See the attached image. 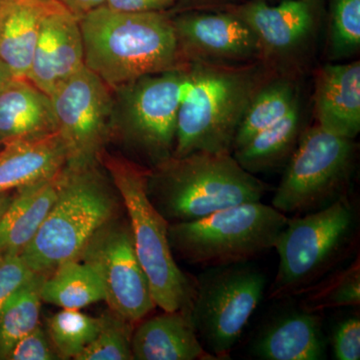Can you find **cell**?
<instances>
[{
	"instance_id": "cell-20",
	"label": "cell",
	"mask_w": 360,
	"mask_h": 360,
	"mask_svg": "<svg viewBox=\"0 0 360 360\" xmlns=\"http://www.w3.org/2000/svg\"><path fill=\"white\" fill-rule=\"evenodd\" d=\"M58 0H0V61L26 79L45 16Z\"/></svg>"
},
{
	"instance_id": "cell-9",
	"label": "cell",
	"mask_w": 360,
	"mask_h": 360,
	"mask_svg": "<svg viewBox=\"0 0 360 360\" xmlns=\"http://www.w3.org/2000/svg\"><path fill=\"white\" fill-rule=\"evenodd\" d=\"M354 160V139L331 134L319 124L303 129L271 205L284 214L298 215L330 205L348 195Z\"/></svg>"
},
{
	"instance_id": "cell-3",
	"label": "cell",
	"mask_w": 360,
	"mask_h": 360,
	"mask_svg": "<svg viewBox=\"0 0 360 360\" xmlns=\"http://www.w3.org/2000/svg\"><path fill=\"white\" fill-rule=\"evenodd\" d=\"M269 186L231 153L196 151L148 168L146 191L168 224L193 221L243 203L262 201Z\"/></svg>"
},
{
	"instance_id": "cell-26",
	"label": "cell",
	"mask_w": 360,
	"mask_h": 360,
	"mask_svg": "<svg viewBox=\"0 0 360 360\" xmlns=\"http://www.w3.org/2000/svg\"><path fill=\"white\" fill-rule=\"evenodd\" d=\"M45 277L35 274L0 310V360H6L11 348L39 326L40 291Z\"/></svg>"
},
{
	"instance_id": "cell-5",
	"label": "cell",
	"mask_w": 360,
	"mask_h": 360,
	"mask_svg": "<svg viewBox=\"0 0 360 360\" xmlns=\"http://www.w3.org/2000/svg\"><path fill=\"white\" fill-rule=\"evenodd\" d=\"M99 162L110 175L129 217L135 252L148 276L156 307L191 312L195 281L179 269L168 238L169 224L146 191L148 168L104 149Z\"/></svg>"
},
{
	"instance_id": "cell-32",
	"label": "cell",
	"mask_w": 360,
	"mask_h": 360,
	"mask_svg": "<svg viewBox=\"0 0 360 360\" xmlns=\"http://www.w3.org/2000/svg\"><path fill=\"white\" fill-rule=\"evenodd\" d=\"M59 359L51 338L40 326L21 338L7 355L6 360H56Z\"/></svg>"
},
{
	"instance_id": "cell-16",
	"label": "cell",
	"mask_w": 360,
	"mask_h": 360,
	"mask_svg": "<svg viewBox=\"0 0 360 360\" xmlns=\"http://www.w3.org/2000/svg\"><path fill=\"white\" fill-rule=\"evenodd\" d=\"M250 350L262 360L326 359L328 340L321 317L302 309L277 315L258 331Z\"/></svg>"
},
{
	"instance_id": "cell-7",
	"label": "cell",
	"mask_w": 360,
	"mask_h": 360,
	"mask_svg": "<svg viewBox=\"0 0 360 360\" xmlns=\"http://www.w3.org/2000/svg\"><path fill=\"white\" fill-rule=\"evenodd\" d=\"M288 217L262 201L224 208L193 221L170 224L174 257L201 266L250 262L276 245Z\"/></svg>"
},
{
	"instance_id": "cell-12",
	"label": "cell",
	"mask_w": 360,
	"mask_h": 360,
	"mask_svg": "<svg viewBox=\"0 0 360 360\" xmlns=\"http://www.w3.org/2000/svg\"><path fill=\"white\" fill-rule=\"evenodd\" d=\"M78 259L96 270L111 311L134 324L155 309L148 276L135 252L129 219L117 215L103 225Z\"/></svg>"
},
{
	"instance_id": "cell-30",
	"label": "cell",
	"mask_w": 360,
	"mask_h": 360,
	"mask_svg": "<svg viewBox=\"0 0 360 360\" xmlns=\"http://www.w3.org/2000/svg\"><path fill=\"white\" fill-rule=\"evenodd\" d=\"M98 335L75 360H132V326L115 312L101 315Z\"/></svg>"
},
{
	"instance_id": "cell-37",
	"label": "cell",
	"mask_w": 360,
	"mask_h": 360,
	"mask_svg": "<svg viewBox=\"0 0 360 360\" xmlns=\"http://www.w3.org/2000/svg\"><path fill=\"white\" fill-rule=\"evenodd\" d=\"M13 191H15L0 193V219H1L4 213L6 212L7 207H8L9 203L13 200L14 194Z\"/></svg>"
},
{
	"instance_id": "cell-33",
	"label": "cell",
	"mask_w": 360,
	"mask_h": 360,
	"mask_svg": "<svg viewBox=\"0 0 360 360\" xmlns=\"http://www.w3.org/2000/svg\"><path fill=\"white\" fill-rule=\"evenodd\" d=\"M331 347L336 360L360 359L359 315L347 317L335 326Z\"/></svg>"
},
{
	"instance_id": "cell-14",
	"label": "cell",
	"mask_w": 360,
	"mask_h": 360,
	"mask_svg": "<svg viewBox=\"0 0 360 360\" xmlns=\"http://www.w3.org/2000/svg\"><path fill=\"white\" fill-rule=\"evenodd\" d=\"M172 20L186 63L238 65L260 61L257 37L231 11H186Z\"/></svg>"
},
{
	"instance_id": "cell-34",
	"label": "cell",
	"mask_w": 360,
	"mask_h": 360,
	"mask_svg": "<svg viewBox=\"0 0 360 360\" xmlns=\"http://www.w3.org/2000/svg\"><path fill=\"white\" fill-rule=\"evenodd\" d=\"M179 0H105L103 6L120 13H167Z\"/></svg>"
},
{
	"instance_id": "cell-29",
	"label": "cell",
	"mask_w": 360,
	"mask_h": 360,
	"mask_svg": "<svg viewBox=\"0 0 360 360\" xmlns=\"http://www.w3.org/2000/svg\"><path fill=\"white\" fill-rule=\"evenodd\" d=\"M359 49L360 0H329V58H350Z\"/></svg>"
},
{
	"instance_id": "cell-17",
	"label": "cell",
	"mask_w": 360,
	"mask_h": 360,
	"mask_svg": "<svg viewBox=\"0 0 360 360\" xmlns=\"http://www.w3.org/2000/svg\"><path fill=\"white\" fill-rule=\"evenodd\" d=\"M316 124L354 139L360 131V63L322 66L315 78Z\"/></svg>"
},
{
	"instance_id": "cell-21",
	"label": "cell",
	"mask_w": 360,
	"mask_h": 360,
	"mask_svg": "<svg viewBox=\"0 0 360 360\" xmlns=\"http://www.w3.org/2000/svg\"><path fill=\"white\" fill-rule=\"evenodd\" d=\"M56 131L51 98L30 80L13 78L0 90V148Z\"/></svg>"
},
{
	"instance_id": "cell-27",
	"label": "cell",
	"mask_w": 360,
	"mask_h": 360,
	"mask_svg": "<svg viewBox=\"0 0 360 360\" xmlns=\"http://www.w3.org/2000/svg\"><path fill=\"white\" fill-rule=\"evenodd\" d=\"M304 300L300 309L310 312L359 307L360 304V262L359 257L345 269L335 270L329 276L305 291Z\"/></svg>"
},
{
	"instance_id": "cell-10",
	"label": "cell",
	"mask_w": 360,
	"mask_h": 360,
	"mask_svg": "<svg viewBox=\"0 0 360 360\" xmlns=\"http://www.w3.org/2000/svg\"><path fill=\"white\" fill-rule=\"evenodd\" d=\"M265 288L266 277L250 262L208 267L196 279L191 319L215 359H229Z\"/></svg>"
},
{
	"instance_id": "cell-22",
	"label": "cell",
	"mask_w": 360,
	"mask_h": 360,
	"mask_svg": "<svg viewBox=\"0 0 360 360\" xmlns=\"http://www.w3.org/2000/svg\"><path fill=\"white\" fill-rule=\"evenodd\" d=\"M65 168L51 179L14 191L0 219V252L20 253L37 236L58 198Z\"/></svg>"
},
{
	"instance_id": "cell-8",
	"label": "cell",
	"mask_w": 360,
	"mask_h": 360,
	"mask_svg": "<svg viewBox=\"0 0 360 360\" xmlns=\"http://www.w3.org/2000/svg\"><path fill=\"white\" fill-rule=\"evenodd\" d=\"M186 82V65L153 73L113 90L110 141L131 160L151 168L174 155L177 115Z\"/></svg>"
},
{
	"instance_id": "cell-18",
	"label": "cell",
	"mask_w": 360,
	"mask_h": 360,
	"mask_svg": "<svg viewBox=\"0 0 360 360\" xmlns=\"http://www.w3.org/2000/svg\"><path fill=\"white\" fill-rule=\"evenodd\" d=\"M131 350L135 360L215 359L203 347L191 312L186 310H163L142 321L132 333Z\"/></svg>"
},
{
	"instance_id": "cell-15",
	"label": "cell",
	"mask_w": 360,
	"mask_h": 360,
	"mask_svg": "<svg viewBox=\"0 0 360 360\" xmlns=\"http://www.w3.org/2000/svg\"><path fill=\"white\" fill-rule=\"evenodd\" d=\"M84 66L79 20L59 2L42 22L26 79L49 96Z\"/></svg>"
},
{
	"instance_id": "cell-4",
	"label": "cell",
	"mask_w": 360,
	"mask_h": 360,
	"mask_svg": "<svg viewBox=\"0 0 360 360\" xmlns=\"http://www.w3.org/2000/svg\"><path fill=\"white\" fill-rule=\"evenodd\" d=\"M122 205L101 162L65 167L58 198L21 257L34 274L49 276L63 262L78 259L90 238L120 215Z\"/></svg>"
},
{
	"instance_id": "cell-28",
	"label": "cell",
	"mask_w": 360,
	"mask_h": 360,
	"mask_svg": "<svg viewBox=\"0 0 360 360\" xmlns=\"http://www.w3.org/2000/svg\"><path fill=\"white\" fill-rule=\"evenodd\" d=\"M101 316L63 309L47 321V335L59 359H75L98 335Z\"/></svg>"
},
{
	"instance_id": "cell-11",
	"label": "cell",
	"mask_w": 360,
	"mask_h": 360,
	"mask_svg": "<svg viewBox=\"0 0 360 360\" xmlns=\"http://www.w3.org/2000/svg\"><path fill=\"white\" fill-rule=\"evenodd\" d=\"M49 98L68 150L66 167L99 162L110 141L113 90L84 65L59 84Z\"/></svg>"
},
{
	"instance_id": "cell-24",
	"label": "cell",
	"mask_w": 360,
	"mask_h": 360,
	"mask_svg": "<svg viewBox=\"0 0 360 360\" xmlns=\"http://www.w3.org/2000/svg\"><path fill=\"white\" fill-rule=\"evenodd\" d=\"M40 295L42 302L65 309H82L105 297L96 270L79 259L59 264L45 277Z\"/></svg>"
},
{
	"instance_id": "cell-31",
	"label": "cell",
	"mask_w": 360,
	"mask_h": 360,
	"mask_svg": "<svg viewBox=\"0 0 360 360\" xmlns=\"http://www.w3.org/2000/svg\"><path fill=\"white\" fill-rule=\"evenodd\" d=\"M34 274L20 253L11 251L0 252V310L9 297Z\"/></svg>"
},
{
	"instance_id": "cell-38",
	"label": "cell",
	"mask_w": 360,
	"mask_h": 360,
	"mask_svg": "<svg viewBox=\"0 0 360 360\" xmlns=\"http://www.w3.org/2000/svg\"><path fill=\"white\" fill-rule=\"evenodd\" d=\"M13 79V77L11 71L7 70L6 66L0 61V90L4 89V87Z\"/></svg>"
},
{
	"instance_id": "cell-23",
	"label": "cell",
	"mask_w": 360,
	"mask_h": 360,
	"mask_svg": "<svg viewBox=\"0 0 360 360\" xmlns=\"http://www.w3.org/2000/svg\"><path fill=\"white\" fill-rule=\"evenodd\" d=\"M303 131L300 103L279 122L252 137L232 156L251 174L285 167L295 153Z\"/></svg>"
},
{
	"instance_id": "cell-35",
	"label": "cell",
	"mask_w": 360,
	"mask_h": 360,
	"mask_svg": "<svg viewBox=\"0 0 360 360\" xmlns=\"http://www.w3.org/2000/svg\"><path fill=\"white\" fill-rule=\"evenodd\" d=\"M245 1L246 0H179L175 8L177 13L195 11H225Z\"/></svg>"
},
{
	"instance_id": "cell-6",
	"label": "cell",
	"mask_w": 360,
	"mask_h": 360,
	"mask_svg": "<svg viewBox=\"0 0 360 360\" xmlns=\"http://www.w3.org/2000/svg\"><path fill=\"white\" fill-rule=\"evenodd\" d=\"M357 238L359 213L348 195L322 210L288 219L274 248L279 264L269 300L304 293L350 255Z\"/></svg>"
},
{
	"instance_id": "cell-1",
	"label": "cell",
	"mask_w": 360,
	"mask_h": 360,
	"mask_svg": "<svg viewBox=\"0 0 360 360\" xmlns=\"http://www.w3.org/2000/svg\"><path fill=\"white\" fill-rule=\"evenodd\" d=\"M274 73L262 61L238 65L187 63L172 156L196 151L232 155L251 99L276 77Z\"/></svg>"
},
{
	"instance_id": "cell-19",
	"label": "cell",
	"mask_w": 360,
	"mask_h": 360,
	"mask_svg": "<svg viewBox=\"0 0 360 360\" xmlns=\"http://www.w3.org/2000/svg\"><path fill=\"white\" fill-rule=\"evenodd\" d=\"M68 165V150L58 131L8 142L0 148V193L51 179Z\"/></svg>"
},
{
	"instance_id": "cell-36",
	"label": "cell",
	"mask_w": 360,
	"mask_h": 360,
	"mask_svg": "<svg viewBox=\"0 0 360 360\" xmlns=\"http://www.w3.org/2000/svg\"><path fill=\"white\" fill-rule=\"evenodd\" d=\"M79 20L84 14L103 6L105 0H58Z\"/></svg>"
},
{
	"instance_id": "cell-2",
	"label": "cell",
	"mask_w": 360,
	"mask_h": 360,
	"mask_svg": "<svg viewBox=\"0 0 360 360\" xmlns=\"http://www.w3.org/2000/svg\"><path fill=\"white\" fill-rule=\"evenodd\" d=\"M84 65L115 90L187 65L167 13H120L101 6L79 18Z\"/></svg>"
},
{
	"instance_id": "cell-25",
	"label": "cell",
	"mask_w": 360,
	"mask_h": 360,
	"mask_svg": "<svg viewBox=\"0 0 360 360\" xmlns=\"http://www.w3.org/2000/svg\"><path fill=\"white\" fill-rule=\"evenodd\" d=\"M298 103L290 79L284 75L272 77L251 99L234 139L233 150L245 146L258 132L279 122Z\"/></svg>"
},
{
	"instance_id": "cell-13",
	"label": "cell",
	"mask_w": 360,
	"mask_h": 360,
	"mask_svg": "<svg viewBox=\"0 0 360 360\" xmlns=\"http://www.w3.org/2000/svg\"><path fill=\"white\" fill-rule=\"evenodd\" d=\"M319 0H283L270 6L265 0H246L225 9L255 33L260 61L274 70L290 61L311 42L317 26Z\"/></svg>"
}]
</instances>
